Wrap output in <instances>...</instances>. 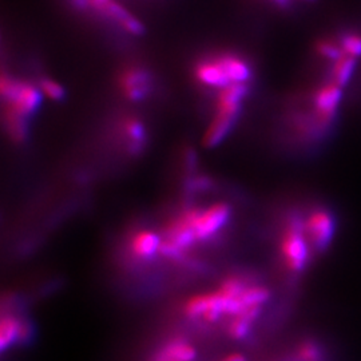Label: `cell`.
Returning a JSON list of instances; mask_svg holds the SVG:
<instances>
[{
    "label": "cell",
    "mask_w": 361,
    "mask_h": 361,
    "mask_svg": "<svg viewBox=\"0 0 361 361\" xmlns=\"http://www.w3.org/2000/svg\"><path fill=\"white\" fill-rule=\"evenodd\" d=\"M0 92L7 104L6 116L25 122L38 110L43 97L39 86L25 80H13L6 74L0 79Z\"/></svg>",
    "instance_id": "cell-1"
},
{
    "label": "cell",
    "mask_w": 361,
    "mask_h": 361,
    "mask_svg": "<svg viewBox=\"0 0 361 361\" xmlns=\"http://www.w3.org/2000/svg\"><path fill=\"white\" fill-rule=\"evenodd\" d=\"M280 253L284 261L285 268L293 274H300L310 265L313 250L304 233V219L290 217L280 241Z\"/></svg>",
    "instance_id": "cell-2"
},
{
    "label": "cell",
    "mask_w": 361,
    "mask_h": 361,
    "mask_svg": "<svg viewBox=\"0 0 361 361\" xmlns=\"http://www.w3.org/2000/svg\"><path fill=\"white\" fill-rule=\"evenodd\" d=\"M198 243L194 233L190 210L186 209L177 219L169 222L161 244V255L168 258H180Z\"/></svg>",
    "instance_id": "cell-3"
},
{
    "label": "cell",
    "mask_w": 361,
    "mask_h": 361,
    "mask_svg": "<svg viewBox=\"0 0 361 361\" xmlns=\"http://www.w3.org/2000/svg\"><path fill=\"white\" fill-rule=\"evenodd\" d=\"M337 224L329 209H312L304 219V233L310 241L313 253L322 255L326 252L335 240Z\"/></svg>",
    "instance_id": "cell-4"
},
{
    "label": "cell",
    "mask_w": 361,
    "mask_h": 361,
    "mask_svg": "<svg viewBox=\"0 0 361 361\" xmlns=\"http://www.w3.org/2000/svg\"><path fill=\"white\" fill-rule=\"evenodd\" d=\"M189 210L198 243L212 240L226 225L232 213L226 202H216L205 209L192 207Z\"/></svg>",
    "instance_id": "cell-5"
},
{
    "label": "cell",
    "mask_w": 361,
    "mask_h": 361,
    "mask_svg": "<svg viewBox=\"0 0 361 361\" xmlns=\"http://www.w3.org/2000/svg\"><path fill=\"white\" fill-rule=\"evenodd\" d=\"M343 89L329 82L313 95V113L328 126H334L340 104L343 102Z\"/></svg>",
    "instance_id": "cell-6"
},
{
    "label": "cell",
    "mask_w": 361,
    "mask_h": 361,
    "mask_svg": "<svg viewBox=\"0 0 361 361\" xmlns=\"http://www.w3.org/2000/svg\"><path fill=\"white\" fill-rule=\"evenodd\" d=\"M118 86L126 99L131 102H140L150 92L152 75L147 70L141 67H129L119 74Z\"/></svg>",
    "instance_id": "cell-7"
},
{
    "label": "cell",
    "mask_w": 361,
    "mask_h": 361,
    "mask_svg": "<svg viewBox=\"0 0 361 361\" xmlns=\"http://www.w3.org/2000/svg\"><path fill=\"white\" fill-rule=\"evenodd\" d=\"M247 94L245 83H234L221 89L217 94L216 116L226 121L235 122V118L241 110V104Z\"/></svg>",
    "instance_id": "cell-8"
},
{
    "label": "cell",
    "mask_w": 361,
    "mask_h": 361,
    "mask_svg": "<svg viewBox=\"0 0 361 361\" xmlns=\"http://www.w3.org/2000/svg\"><path fill=\"white\" fill-rule=\"evenodd\" d=\"M194 75L201 85L207 87H214L221 90L232 85L224 66L219 62V56L198 62L194 68Z\"/></svg>",
    "instance_id": "cell-9"
},
{
    "label": "cell",
    "mask_w": 361,
    "mask_h": 361,
    "mask_svg": "<svg viewBox=\"0 0 361 361\" xmlns=\"http://www.w3.org/2000/svg\"><path fill=\"white\" fill-rule=\"evenodd\" d=\"M101 13H104L107 18L114 20L116 25L133 37H141L145 34V25L129 10H126L122 4L116 3L114 0L109 1Z\"/></svg>",
    "instance_id": "cell-10"
},
{
    "label": "cell",
    "mask_w": 361,
    "mask_h": 361,
    "mask_svg": "<svg viewBox=\"0 0 361 361\" xmlns=\"http://www.w3.org/2000/svg\"><path fill=\"white\" fill-rule=\"evenodd\" d=\"M162 237L153 231L142 229L134 233L130 240V253L137 259H150L161 252Z\"/></svg>",
    "instance_id": "cell-11"
},
{
    "label": "cell",
    "mask_w": 361,
    "mask_h": 361,
    "mask_svg": "<svg viewBox=\"0 0 361 361\" xmlns=\"http://www.w3.org/2000/svg\"><path fill=\"white\" fill-rule=\"evenodd\" d=\"M219 62L224 66L231 83H245L252 77V68L245 59L235 54H221L219 55Z\"/></svg>",
    "instance_id": "cell-12"
},
{
    "label": "cell",
    "mask_w": 361,
    "mask_h": 361,
    "mask_svg": "<svg viewBox=\"0 0 361 361\" xmlns=\"http://www.w3.org/2000/svg\"><path fill=\"white\" fill-rule=\"evenodd\" d=\"M23 322L13 314H6L0 322V348L1 350L10 348L15 343L20 341Z\"/></svg>",
    "instance_id": "cell-13"
},
{
    "label": "cell",
    "mask_w": 361,
    "mask_h": 361,
    "mask_svg": "<svg viewBox=\"0 0 361 361\" xmlns=\"http://www.w3.org/2000/svg\"><path fill=\"white\" fill-rule=\"evenodd\" d=\"M195 348L190 343L183 340H173L158 355L157 361H193Z\"/></svg>",
    "instance_id": "cell-14"
},
{
    "label": "cell",
    "mask_w": 361,
    "mask_h": 361,
    "mask_svg": "<svg viewBox=\"0 0 361 361\" xmlns=\"http://www.w3.org/2000/svg\"><path fill=\"white\" fill-rule=\"evenodd\" d=\"M262 308H253L246 310L244 313L233 317L232 322L229 324L228 334L234 340H243L246 336L250 334L253 323L257 320Z\"/></svg>",
    "instance_id": "cell-15"
},
{
    "label": "cell",
    "mask_w": 361,
    "mask_h": 361,
    "mask_svg": "<svg viewBox=\"0 0 361 361\" xmlns=\"http://www.w3.org/2000/svg\"><path fill=\"white\" fill-rule=\"evenodd\" d=\"M356 67H357V58L350 56V55H344L340 61L334 63L331 82L341 89L345 87L353 77Z\"/></svg>",
    "instance_id": "cell-16"
},
{
    "label": "cell",
    "mask_w": 361,
    "mask_h": 361,
    "mask_svg": "<svg viewBox=\"0 0 361 361\" xmlns=\"http://www.w3.org/2000/svg\"><path fill=\"white\" fill-rule=\"evenodd\" d=\"M123 134L126 135V138L129 140V147L131 153H140L141 147L145 143V138H146V130L143 126L142 122L138 118H128L123 122Z\"/></svg>",
    "instance_id": "cell-17"
},
{
    "label": "cell",
    "mask_w": 361,
    "mask_h": 361,
    "mask_svg": "<svg viewBox=\"0 0 361 361\" xmlns=\"http://www.w3.org/2000/svg\"><path fill=\"white\" fill-rule=\"evenodd\" d=\"M316 51L322 58L326 61H331L334 63L340 61L345 55L341 46L338 44V42H332L328 39H322L316 43Z\"/></svg>",
    "instance_id": "cell-18"
},
{
    "label": "cell",
    "mask_w": 361,
    "mask_h": 361,
    "mask_svg": "<svg viewBox=\"0 0 361 361\" xmlns=\"http://www.w3.org/2000/svg\"><path fill=\"white\" fill-rule=\"evenodd\" d=\"M38 86L42 94L52 101H62L65 98V89L51 78H42Z\"/></svg>",
    "instance_id": "cell-19"
},
{
    "label": "cell",
    "mask_w": 361,
    "mask_h": 361,
    "mask_svg": "<svg viewBox=\"0 0 361 361\" xmlns=\"http://www.w3.org/2000/svg\"><path fill=\"white\" fill-rule=\"evenodd\" d=\"M338 44L341 46L345 55L355 56L357 59L361 58V35L359 34H355V32L344 34L338 40Z\"/></svg>",
    "instance_id": "cell-20"
},
{
    "label": "cell",
    "mask_w": 361,
    "mask_h": 361,
    "mask_svg": "<svg viewBox=\"0 0 361 361\" xmlns=\"http://www.w3.org/2000/svg\"><path fill=\"white\" fill-rule=\"evenodd\" d=\"M222 361H246L245 356L241 353H231L226 357H224Z\"/></svg>",
    "instance_id": "cell-21"
},
{
    "label": "cell",
    "mask_w": 361,
    "mask_h": 361,
    "mask_svg": "<svg viewBox=\"0 0 361 361\" xmlns=\"http://www.w3.org/2000/svg\"><path fill=\"white\" fill-rule=\"evenodd\" d=\"M280 7H288L290 4V0H273Z\"/></svg>",
    "instance_id": "cell-22"
},
{
    "label": "cell",
    "mask_w": 361,
    "mask_h": 361,
    "mask_svg": "<svg viewBox=\"0 0 361 361\" xmlns=\"http://www.w3.org/2000/svg\"><path fill=\"white\" fill-rule=\"evenodd\" d=\"M304 1H313V0H304Z\"/></svg>",
    "instance_id": "cell-23"
}]
</instances>
